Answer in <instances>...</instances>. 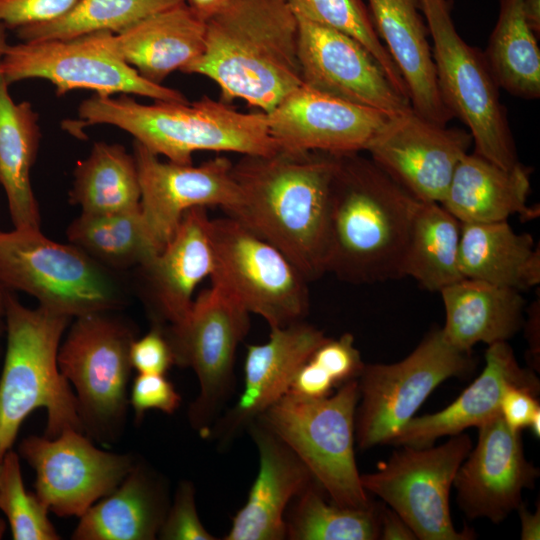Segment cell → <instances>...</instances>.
Wrapping results in <instances>:
<instances>
[{
  "instance_id": "1",
  "label": "cell",
  "mask_w": 540,
  "mask_h": 540,
  "mask_svg": "<svg viewBox=\"0 0 540 540\" xmlns=\"http://www.w3.org/2000/svg\"><path fill=\"white\" fill-rule=\"evenodd\" d=\"M337 155H243L232 166L240 203L227 214L280 250L309 282L326 273Z\"/></svg>"
},
{
  "instance_id": "2",
  "label": "cell",
  "mask_w": 540,
  "mask_h": 540,
  "mask_svg": "<svg viewBox=\"0 0 540 540\" xmlns=\"http://www.w3.org/2000/svg\"><path fill=\"white\" fill-rule=\"evenodd\" d=\"M205 28L203 53L182 72L213 80L222 102L241 99L268 113L302 85L298 20L287 0H229Z\"/></svg>"
},
{
  "instance_id": "3",
  "label": "cell",
  "mask_w": 540,
  "mask_h": 540,
  "mask_svg": "<svg viewBox=\"0 0 540 540\" xmlns=\"http://www.w3.org/2000/svg\"><path fill=\"white\" fill-rule=\"evenodd\" d=\"M417 202L372 160L357 153L337 155L326 273L353 284L403 278Z\"/></svg>"
},
{
  "instance_id": "4",
  "label": "cell",
  "mask_w": 540,
  "mask_h": 540,
  "mask_svg": "<svg viewBox=\"0 0 540 540\" xmlns=\"http://www.w3.org/2000/svg\"><path fill=\"white\" fill-rule=\"evenodd\" d=\"M96 124L116 126L152 153L178 164H192L196 151L261 156L279 151L264 112L242 113L208 96L194 102L142 104L128 94H93L80 103L78 119L64 121L63 128L84 138V129Z\"/></svg>"
},
{
  "instance_id": "5",
  "label": "cell",
  "mask_w": 540,
  "mask_h": 540,
  "mask_svg": "<svg viewBox=\"0 0 540 540\" xmlns=\"http://www.w3.org/2000/svg\"><path fill=\"white\" fill-rule=\"evenodd\" d=\"M7 349L0 378V455L10 450L25 418L47 410L46 437L84 429L76 396L58 365L61 336L70 317L5 296Z\"/></svg>"
},
{
  "instance_id": "6",
  "label": "cell",
  "mask_w": 540,
  "mask_h": 540,
  "mask_svg": "<svg viewBox=\"0 0 540 540\" xmlns=\"http://www.w3.org/2000/svg\"><path fill=\"white\" fill-rule=\"evenodd\" d=\"M358 401V382L352 379L325 398L287 393L256 419L301 459L333 503L351 508L373 502L355 461Z\"/></svg>"
},
{
  "instance_id": "7",
  "label": "cell",
  "mask_w": 540,
  "mask_h": 540,
  "mask_svg": "<svg viewBox=\"0 0 540 540\" xmlns=\"http://www.w3.org/2000/svg\"><path fill=\"white\" fill-rule=\"evenodd\" d=\"M0 286L25 292L39 306L70 318L107 312L124 298L107 267L40 229L0 231Z\"/></svg>"
},
{
  "instance_id": "8",
  "label": "cell",
  "mask_w": 540,
  "mask_h": 540,
  "mask_svg": "<svg viewBox=\"0 0 540 540\" xmlns=\"http://www.w3.org/2000/svg\"><path fill=\"white\" fill-rule=\"evenodd\" d=\"M428 32L438 89L453 117L469 129L474 153L511 169L519 164L504 107L484 54L458 34L448 0H420Z\"/></svg>"
},
{
  "instance_id": "9",
  "label": "cell",
  "mask_w": 540,
  "mask_h": 540,
  "mask_svg": "<svg viewBox=\"0 0 540 540\" xmlns=\"http://www.w3.org/2000/svg\"><path fill=\"white\" fill-rule=\"evenodd\" d=\"M470 352L453 347L441 328L431 330L404 359L364 364L357 378L355 440L362 450L391 444L427 397L445 380L474 369Z\"/></svg>"
},
{
  "instance_id": "10",
  "label": "cell",
  "mask_w": 540,
  "mask_h": 540,
  "mask_svg": "<svg viewBox=\"0 0 540 540\" xmlns=\"http://www.w3.org/2000/svg\"><path fill=\"white\" fill-rule=\"evenodd\" d=\"M214 255L211 283L231 294L270 328L300 321L309 309L308 281L276 247L237 219H211Z\"/></svg>"
},
{
  "instance_id": "11",
  "label": "cell",
  "mask_w": 540,
  "mask_h": 540,
  "mask_svg": "<svg viewBox=\"0 0 540 540\" xmlns=\"http://www.w3.org/2000/svg\"><path fill=\"white\" fill-rule=\"evenodd\" d=\"M439 446H402L371 473L360 474L363 488L394 510L420 540H471L469 528L458 531L450 513V490L456 472L472 449L468 434L449 436Z\"/></svg>"
},
{
  "instance_id": "12",
  "label": "cell",
  "mask_w": 540,
  "mask_h": 540,
  "mask_svg": "<svg viewBox=\"0 0 540 540\" xmlns=\"http://www.w3.org/2000/svg\"><path fill=\"white\" fill-rule=\"evenodd\" d=\"M113 34L99 31L68 39L8 44L0 57V71L9 85L46 79L55 86L57 96L88 89L102 96L135 94L154 101L188 102L180 91L145 80L124 62L112 47Z\"/></svg>"
},
{
  "instance_id": "13",
  "label": "cell",
  "mask_w": 540,
  "mask_h": 540,
  "mask_svg": "<svg viewBox=\"0 0 540 540\" xmlns=\"http://www.w3.org/2000/svg\"><path fill=\"white\" fill-rule=\"evenodd\" d=\"M249 312L217 284L203 290L182 321L164 330L174 363L194 370L200 394L192 424L206 435L232 386L235 353L249 329Z\"/></svg>"
},
{
  "instance_id": "14",
  "label": "cell",
  "mask_w": 540,
  "mask_h": 540,
  "mask_svg": "<svg viewBox=\"0 0 540 540\" xmlns=\"http://www.w3.org/2000/svg\"><path fill=\"white\" fill-rule=\"evenodd\" d=\"M133 340L131 330L107 312L76 317L59 348L58 365L77 390L83 426L107 430L122 418Z\"/></svg>"
},
{
  "instance_id": "15",
  "label": "cell",
  "mask_w": 540,
  "mask_h": 540,
  "mask_svg": "<svg viewBox=\"0 0 540 540\" xmlns=\"http://www.w3.org/2000/svg\"><path fill=\"white\" fill-rule=\"evenodd\" d=\"M20 455L35 470L36 496L58 516L81 517L133 468L131 457L102 451L75 429L25 438Z\"/></svg>"
},
{
  "instance_id": "16",
  "label": "cell",
  "mask_w": 540,
  "mask_h": 540,
  "mask_svg": "<svg viewBox=\"0 0 540 540\" xmlns=\"http://www.w3.org/2000/svg\"><path fill=\"white\" fill-rule=\"evenodd\" d=\"M472 142L469 132L434 123L410 108L392 115L365 151L416 199L441 204Z\"/></svg>"
},
{
  "instance_id": "17",
  "label": "cell",
  "mask_w": 540,
  "mask_h": 540,
  "mask_svg": "<svg viewBox=\"0 0 540 540\" xmlns=\"http://www.w3.org/2000/svg\"><path fill=\"white\" fill-rule=\"evenodd\" d=\"M133 156L139 177L142 217L159 252L191 208L219 206L230 214L240 203L233 164L225 157L198 166L165 162L135 140Z\"/></svg>"
},
{
  "instance_id": "18",
  "label": "cell",
  "mask_w": 540,
  "mask_h": 540,
  "mask_svg": "<svg viewBox=\"0 0 540 540\" xmlns=\"http://www.w3.org/2000/svg\"><path fill=\"white\" fill-rule=\"evenodd\" d=\"M296 17L303 85L392 115L412 108L409 98L393 85L373 55L356 39Z\"/></svg>"
},
{
  "instance_id": "19",
  "label": "cell",
  "mask_w": 540,
  "mask_h": 540,
  "mask_svg": "<svg viewBox=\"0 0 540 540\" xmlns=\"http://www.w3.org/2000/svg\"><path fill=\"white\" fill-rule=\"evenodd\" d=\"M265 114L269 133L279 150L331 155L365 150L392 116L303 84Z\"/></svg>"
},
{
  "instance_id": "20",
  "label": "cell",
  "mask_w": 540,
  "mask_h": 540,
  "mask_svg": "<svg viewBox=\"0 0 540 540\" xmlns=\"http://www.w3.org/2000/svg\"><path fill=\"white\" fill-rule=\"evenodd\" d=\"M477 443L459 466L453 486L457 502L470 519L497 524L522 504L539 469L524 454L521 432L512 431L501 415L478 427Z\"/></svg>"
},
{
  "instance_id": "21",
  "label": "cell",
  "mask_w": 540,
  "mask_h": 540,
  "mask_svg": "<svg viewBox=\"0 0 540 540\" xmlns=\"http://www.w3.org/2000/svg\"><path fill=\"white\" fill-rule=\"evenodd\" d=\"M509 385L539 393L536 374L518 363L507 341L488 345L481 374L444 409L423 416H414L395 436L391 444L427 447L441 437L480 427L500 416V402Z\"/></svg>"
},
{
  "instance_id": "22",
  "label": "cell",
  "mask_w": 540,
  "mask_h": 540,
  "mask_svg": "<svg viewBox=\"0 0 540 540\" xmlns=\"http://www.w3.org/2000/svg\"><path fill=\"white\" fill-rule=\"evenodd\" d=\"M324 333L303 320L271 328L269 340L248 345L244 386L235 406L215 430L222 440L250 425L287 394L301 366L326 340Z\"/></svg>"
},
{
  "instance_id": "23",
  "label": "cell",
  "mask_w": 540,
  "mask_h": 540,
  "mask_svg": "<svg viewBox=\"0 0 540 540\" xmlns=\"http://www.w3.org/2000/svg\"><path fill=\"white\" fill-rule=\"evenodd\" d=\"M250 432L259 452V471L224 539L281 540L286 538L288 504L316 480L301 459L258 421L250 424Z\"/></svg>"
},
{
  "instance_id": "24",
  "label": "cell",
  "mask_w": 540,
  "mask_h": 540,
  "mask_svg": "<svg viewBox=\"0 0 540 540\" xmlns=\"http://www.w3.org/2000/svg\"><path fill=\"white\" fill-rule=\"evenodd\" d=\"M209 222L207 207L191 208L161 251L139 267L151 307L169 325L184 319L196 287L214 271Z\"/></svg>"
},
{
  "instance_id": "25",
  "label": "cell",
  "mask_w": 540,
  "mask_h": 540,
  "mask_svg": "<svg viewBox=\"0 0 540 540\" xmlns=\"http://www.w3.org/2000/svg\"><path fill=\"white\" fill-rule=\"evenodd\" d=\"M374 28L397 66L412 109L422 117L446 125L452 113L438 89L435 64L419 11L420 0H368Z\"/></svg>"
},
{
  "instance_id": "26",
  "label": "cell",
  "mask_w": 540,
  "mask_h": 540,
  "mask_svg": "<svg viewBox=\"0 0 540 540\" xmlns=\"http://www.w3.org/2000/svg\"><path fill=\"white\" fill-rule=\"evenodd\" d=\"M205 21L185 2L154 13L113 34L117 55L147 81L162 85L196 60L205 47Z\"/></svg>"
},
{
  "instance_id": "27",
  "label": "cell",
  "mask_w": 540,
  "mask_h": 540,
  "mask_svg": "<svg viewBox=\"0 0 540 540\" xmlns=\"http://www.w3.org/2000/svg\"><path fill=\"white\" fill-rule=\"evenodd\" d=\"M529 173L520 163L502 168L473 153L458 162L441 205L461 223L506 221L512 215L534 219L539 207L527 204Z\"/></svg>"
},
{
  "instance_id": "28",
  "label": "cell",
  "mask_w": 540,
  "mask_h": 540,
  "mask_svg": "<svg viewBox=\"0 0 540 540\" xmlns=\"http://www.w3.org/2000/svg\"><path fill=\"white\" fill-rule=\"evenodd\" d=\"M440 294L445 308L441 330L458 350L470 352L478 343L507 341L524 323L525 301L514 288L462 278Z\"/></svg>"
},
{
  "instance_id": "29",
  "label": "cell",
  "mask_w": 540,
  "mask_h": 540,
  "mask_svg": "<svg viewBox=\"0 0 540 540\" xmlns=\"http://www.w3.org/2000/svg\"><path fill=\"white\" fill-rule=\"evenodd\" d=\"M459 270L463 278L524 290L540 282V251L528 233L506 221L461 223Z\"/></svg>"
},
{
  "instance_id": "30",
  "label": "cell",
  "mask_w": 540,
  "mask_h": 540,
  "mask_svg": "<svg viewBox=\"0 0 540 540\" xmlns=\"http://www.w3.org/2000/svg\"><path fill=\"white\" fill-rule=\"evenodd\" d=\"M9 86L0 71V185L14 228L40 229L30 179L41 139L39 116L30 102L16 103Z\"/></svg>"
},
{
  "instance_id": "31",
  "label": "cell",
  "mask_w": 540,
  "mask_h": 540,
  "mask_svg": "<svg viewBox=\"0 0 540 540\" xmlns=\"http://www.w3.org/2000/svg\"><path fill=\"white\" fill-rule=\"evenodd\" d=\"M167 513L163 489L139 467L81 517L73 539L151 540Z\"/></svg>"
},
{
  "instance_id": "32",
  "label": "cell",
  "mask_w": 540,
  "mask_h": 540,
  "mask_svg": "<svg viewBox=\"0 0 540 540\" xmlns=\"http://www.w3.org/2000/svg\"><path fill=\"white\" fill-rule=\"evenodd\" d=\"M461 222L440 203L418 200L403 260V276L424 289L440 292L461 280L459 243Z\"/></svg>"
},
{
  "instance_id": "33",
  "label": "cell",
  "mask_w": 540,
  "mask_h": 540,
  "mask_svg": "<svg viewBox=\"0 0 540 540\" xmlns=\"http://www.w3.org/2000/svg\"><path fill=\"white\" fill-rule=\"evenodd\" d=\"M140 184L133 154L120 144L94 143L74 169L70 201L83 214H109L140 207Z\"/></svg>"
},
{
  "instance_id": "34",
  "label": "cell",
  "mask_w": 540,
  "mask_h": 540,
  "mask_svg": "<svg viewBox=\"0 0 540 540\" xmlns=\"http://www.w3.org/2000/svg\"><path fill=\"white\" fill-rule=\"evenodd\" d=\"M496 25L484 53L499 88L523 99L540 96V50L522 0H499Z\"/></svg>"
},
{
  "instance_id": "35",
  "label": "cell",
  "mask_w": 540,
  "mask_h": 540,
  "mask_svg": "<svg viewBox=\"0 0 540 540\" xmlns=\"http://www.w3.org/2000/svg\"><path fill=\"white\" fill-rule=\"evenodd\" d=\"M66 233L73 245L107 268H139L159 253L140 207L109 214L81 213Z\"/></svg>"
},
{
  "instance_id": "36",
  "label": "cell",
  "mask_w": 540,
  "mask_h": 540,
  "mask_svg": "<svg viewBox=\"0 0 540 540\" xmlns=\"http://www.w3.org/2000/svg\"><path fill=\"white\" fill-rule=\"evenodd\" d=\"M315 482L296 497L286 521V538L292 540L379 539L381 504L351 508L326 501Z\"/></svg>"
},
{
  "instance_id": "37",
  "label": "cell",
  "mask_w": 540,
  "mask_h": 540,
  "mask_svg": "<svg viewBox=\"0 0 540 540\" xmlns=\"http://www.w3.org/2000/svg\"><path fill=\"white\" fill-rule=\"evenodd\" d=\"M182 2L184 0H79L68 14L59 19L15 31L24 42L68 39L99 31L117 34Z\"/></svg>"
},
{
  "instance_id": "38",
  "label": "cell",
  "mask_w": 540,
  "mask_h": 540,
  "mask_svg": "<svg viewBox=\"0 0 540 540\" xmlns=\"http://www.w3.org/2000/svg\"><path fill=\"white\" fill-rule=\"evenodd\" d=\"M287 1L296 16L334 28L356 39L373 55L393 85L408 97L404 80L381 42L363 0Z\"/></svg>"
},
{
  "instance_id": "39",
  "label": "cell",
  "mask_w": 540,
  "mask_h": 540,
  "mask_svg": "<svg viewBox=\"0 0 540 540\" xmlns=\"http://www.w3.org/2000/svg\"><path fill=\"white\" fill-rule=\"evenodd\" d=\"M364 364L352 334L326 338L301 366L288 393L309 399L328 397L335 388L357 379Z\"/></svg>"
},
{
  "instance_id": "40",
  "label": "cell",
  "mask_w": 540,
  "mask_h": 540,
  "mask_svg": "<svg viewBox=\"0 0 540 540\" xmlns=\"http://www.w3.org/2000/svg\"><path fill=\"white\" fill-rule=\"evenodd\" d=\"M0 509L6 515L13 539H59L36 495L25 490L18 455L11 449L3 456L0 469Z\"/></svg>"
},
{
  "instance_id": "41",
  "label": "cell",
  "mask_w": 540,
  "mask_h": 540,
  "mask_svg": "<svg viewBox=\"0 0 540 540\" xmlns=\"http://www.w3.org/2000/svg\"><path fill=\"white\" fill-rule=\"evenodd\" d=\"M158 535L165 540H215L202 525L195 506L194 487L181 482Z\"/></svg>"
},
{
  "instance_id": "42",
  "label": "cell",
  "mask_w": 540,
  "mask_h": 540,
  "mask_svg": "<svg viewBox=\"0 0 540 540\" xmlns=\"http://www.w3.org/2000/svg\"><path fill=\"white\" fill-rule=\"evenodd\" d=\"M79 0H0V23L6 29L38 25L68 14Z\"/></svg>"
},
{
  "instance_id": "43",
  "label": "cell",
  "mask_w": 540,
  "mask_h": 540,
  "mask_svg": "<svg viewBox=\"0 0 540 540\" xmlns=\"http://www.w3.org/2000/svg\"><path fill=\"white\" fill-rule=\"evenodd\" d=\"M180 402L181 396L162 374H139L133 382L131 404L137 420L152 409L173 414Z\"/></svg>"
},
{
  "instance_id": "44",
  "label": "cell",
  "mask_w": 540,
  "mask_h": 540,
  "mask_svg": "<svg viewBox=\"0 0 540 540\" xmlns=\"http://www.w3.org/2000/svg\"><path fill=\"white\" fill-rule=\"evenodd\" d=\"M131 367L139 374H162L173 365L172 348L163 329L153 328L130 345Z\"/></svg>"
},
{
  "instance_id": "45",
  "label": "cell",
  "mask_w": 540,
  "mask_h": 540,
  "mask_svg": "<svg viewBox=\"0 0 540 540\" xmlns=\"http://www.w3.org/2000/svg\"><path fill=\"white\" fill-rule=\"evenodd\" d=\"M532 391L509 385L501 398L500 415L505 424L515 432L528 428L540 405Z\"/></svg>"
},
{
  "instance_id": "46",
  "label": "cell",
  "mask_w": 540,
  "mask_h": 540,
  "mask_svg": "<svg viewBox=\"0 0 540 540\" xmlns=\"http://www.w3.org/2000/svg\"><path fill=\"white\" fill-rule=\"evenodd\" d=\"M379 539L382 540H415L411 527L390 507L381 504L379 512Z\"/></svg>"
},
{
  "instance_id": "47",
  "label": "cell",
  "mask_w": 540,
  "mask_h": 540,
  "mask_svg": "<svg viewBox=\"0 0 540 540\" xmlns=\"http://www.w3.org/2000/svg\"><path fill=\"white\" fill-rule=\"evenodd\" d=\"M520 517V537L522 540L540 539V507L537 504V510L529 511L523 503L517 508Z\"/></svg>"
},
{
  "instance_id": "48",
  "label": "cell",
  "mask_w": 540,
  "mask_h": 540,
  "mask_svg": "<svg viewBox=\"0 0 540 540\" xmlns=\"http://www.w3.org/2000/svg\"><path fill=\"white\" fill-rule=\"evenodd\" d=\"M229 0H184L188 7L206 21Z\"/></svg>"
},
{
  "instance_id": "49",
  "label": "cell",
  "mask_w": 540,
  "mask_h": 540,
  "mask_svg": "<svg viewBox=\"0 0 540 540\" xmlns=\"http://www.w3.org/2000/svg\"><path fill=\"white\" fill-rule=\"evenodd\" d=\"M528 24L534 34L540 32V0H522Z\"/></svg>"
},
{
  "instance_id": "50",
  "label": "cell",
  "mask_w": 540,
  "mask_h": 540,
  "mask_svg": "<svg viewBox=\"0 0 540 540\" xmlns=\"http://www.w3.org/2000/svg\"><path fill=\"white\" fill-rule=\"evenodd\" d=\"M533 435L537 438L540 436V412H538L532 419L529 427Z\"/></svg>"
},
{
  "instance_id": "51",
  "label": "cell",
  "mask_w": 540,
  "mask_h": 540,
  "mask_svg": "<svg viewBox=\"0 0 540 540\" xmlns=\"http://www.w3.org/2000/svg\"><path fill=\"white\" fill-rule=\"evenodd\" d=\"M7 43L6 27L0 23V57L4 53Z\"/></svg>"
},
{
  "instance_id": "52",
  "label": "cell",
  "mask_w": 540,
  "mask_h": 540,
  "mask_svg": "<svg viewBox=\"0 0 540 540\" xmlns=\"http://www.w3.org/2000/svg\"><path fill=\"white\" fill-rule=\"evenodd\" d=\"M6 292H7V290H5L4 288H2L0 286V324H1L2 318L5 315V296H6Z\"/></svg>"
},
{
  "instance_id": "53",
  "label": "cell",
  "mask_w": 540,
  "mask_h": 540,
  "mask_svg": "<svg viewBox=\"0 0 540 540\" xmlns=\"http://www.w3.org/2000/svg\"><path fill=\"white\" fill-rule=\"evenodd\" d=\"M3 456L0 455V469H1V462H2Z\"/></svg>"
}]
</instances>
